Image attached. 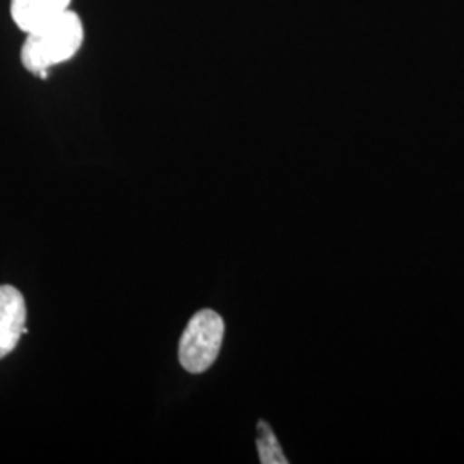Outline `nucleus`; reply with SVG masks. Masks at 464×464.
Instances as JSON below:
<instances>
[{"instance_id": "20e7f679", "label": "nucleus", "mask_w": 464, "mask_h": 464, "mask_svg": "<svg viewBox=\"0 0 464 464\" xmlns=\"http://www.w3.org/2000/svg\"><path fill=\"white\" fill-rule=\"evenodd\" d=\"M71 0H11V16L24 34L52 23L69 11Z\"/></svg>"}, {"instance_id": "39448f33", "label": "nucleus", "mask_w": 464, "mask_h": 464, "mask_svg": "<svg viewBox=\"0 0 464 464\" xmlns=\"http://www.w3.org/2000/svg\"><path fill=\"white\" fill-rule=\"evenodd\" d=\"M256 449H258V456H260V463L262 464H287L289 461L285 459L284 452H282L279 440L276 437L274 430L270 429V425L260 420L258 421V439H256Z\"/></svg>"}, {"instance_id": "f03ea898", "label": "nucleus", "mask_w": 464, "mask_h": 464, "mask_svg": "<svg viewBox=\"0 0 464 464\" xmlns=\"http://www.w3.org/2000/svg\"><path fill=\"white\" fill-rule=\"evenodd\" d=\"M226 325L214 310H201L184 329L179 341V362L189 373H203L216 363Z\"/></svg>"}, {"instance_id": "f257e3e1", "label": "nucleus", "mask_w": 464, "mask_h": 464, "mask_svg": "<svg viewBox=\"0 0 464 464\" xmlns=\"http://www.w3.org/2000/svg\"><path fill=\"white\" fill-rule=\"evenodd\" d=\"M83 23L72 11L53 19L49 24L26 34L21 49V63L34 76L49 78V69L76 55L83 45Z\"/></svg>"}, {"instance_id": "7ed1b4c3", "label": "nucleus", "mask_w": 464, "mask_h": 464, "mask_svg": "<svg viewBox=\"0 0 464 464\" xmlns=\"http://www.w3.org/2000/svg\"><path fill=\"white\" fill-rule=\"evenodd\" d=\"M26 327V303L13 285H0V360L13 353Z\"/></svg>"}]
</instances>
